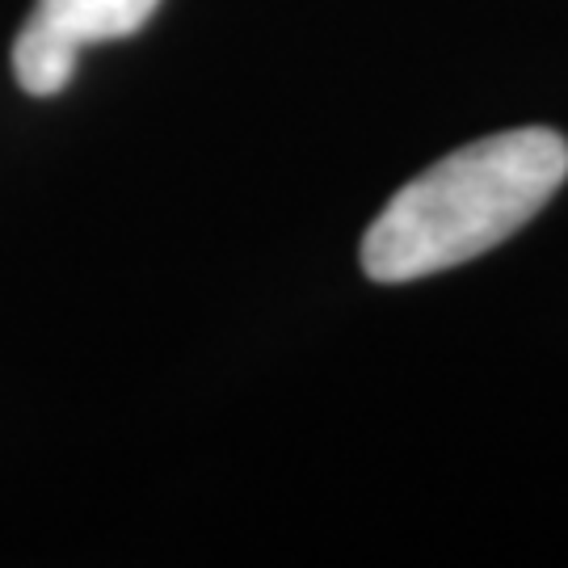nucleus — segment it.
I'll list each match as a JSON object with an SVG mask.
<instances>
[{
    "instance_id": "nucleus-2",
    "label": "nucleus",
    "mask_w": 568,
    "mask_h": 568,
    "mask_svg": "<svg viewBox=\"0 0 568 568\" xmlns=\"http://www.w3.org/2000/svg\"><path fill=\"white\" fill-rule=\"evenodd\" d=\"M161 0H34L13 39V72L30 98H55L93 42L131 39Z\"/></svg>"
},
{
    "instance_id": "nucleus-1",
    "label": "nucleus",
    "mask_w": 568,
    "mask_h": 568,
    "mask_svg": "<svg viewBox=\"0 0 568 568\" xmlns=\"http://www.w3.org/2000/svg\"><path fill=\"white\" fill-rule=\"evenodd\" d=\"M568 178V140L518 126L464 143L392 194L363 236L375 283H413L480 257L530 224Z\"/></svg>"
}]
</instances>
